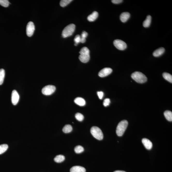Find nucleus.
<instances>
[{"label":"nucleus","mask_w":172,"mask_h":172,"mask_svg":"<svg viewBox=\"0 0 172 172\" xmlns=\"http://www.w3.org/2000/svg\"><path fill=\"white\" fill-rule=\"evenodd\" d=\"M79 53L80 55L79 56V58L81 62L83 63H86L89 61L90 59V51L87 47L82 48Z\"/></svg>","instance_id":"obj_1"},{"label":"nucleus","mask_w":172,"mask_h":172,"mask_svg":"<svg viewBox=\"0 0 172 172\" xmlns=\"http://www.w3.org/2000/svg\"><path fill=\"white\" fill-rule=\"evenodd\" d=\"M131 78L136 82L139 83H144L147 80V77L142 73L136 71L132 74Z\"/></svg>","instance_id":"obj_2"},{"label":"nucleus","mask_w":172,"mask_h":172,"mask_svg":"<svg viewBox=\"0 0 172 172\" xmlns=\"http://www.w3.org/2000/svg\"><path fill=\"white\" fill-rule=\"evenodd\" d=\"M128 122L126 120H123L119 122L117 126L116 132L119 137H121L124 133L127 127Z\"/></svg>","instance_id":"obj_3"},{"label":"nucleus","mask_w":172,"mask_h":172,"mask_svg":"<svg viewBox=\"0 0 172 172\" xmlns=\"http://www.w3.org/2000/svg\"><path fill=\"white\" fill-rule=\"evenodd\" d=\"M75 25L73 24H71L65 27L62 33V36L63 38H66L71 36L75 31Z\"/></svg>","instance_id":"obj_4"},{"label":"nucleus","mask_w":172,"mask_h":172,"mask_svg":"<svg viewBox=\"0 0 172 172\" xmlns=\"http://www.w3.org/2000/svg\"><path fill=\"white\" fill-rule=\"evenodd\" d=\"M91 132L95 138L99 140L103 139V134L102 132L101 129L97 126H93L91 129Z\"/></svg>","instance_id":"obj_5"},{"label":"nucleus","mask_w":172,"mask_h":172,"mask_svg":"<svg viewBox=\"0 0 172 172\" xmlns=\"http://www.w3.org/2000/svg\"><path fill=\"white\" fill-rule=\"evenodd\" d=\"M56 88L55 86L53 85H48L44 87L42 89V94L45 95H49L53 94L55 91Z\"/></svg>","instance_id":"obj_6"},{"label":"nucleus","mask_w":172,"mask_h":172,"mask_svg":"<svg viewBox=\"0 0 172 172\" xmlns=\"http://www.w3.org/2000/svg\"><path fill=\"white\" fill-rule=\"evenodd\" d=\"M114 44L117 49L120 50H124L127 48V45L124 41L116 39L114 42Z\"/></svg>","instance_id":"obj_7"},{"label":"nucleus","mask_w":172,"mask_h":172,"mask_svg":"<svg viewBox=\"0 0 172 172\" xmlns=\"http://www.w3.org/2000/svg\"><path fill=\"white\" fill-rule=\"evenodd\" d=\"M34 30H35V27L34 23L32 21L29 22L26 27V33L28 37L32 36L34 34Z\"/></svg>","instance_id":"obj_8"},{"label":"nucleus","mask_w":172,"mask_h":172,"mask_svg":"<svg viewBox=\"0 0 172 172\" xmlns=\"http://www.w3.org/2000/svg\"><path fill=\"white\" fill-rule=\"evenodd\" d=\"M113 71L112 69L105 68L103 69L99 73V76L100 77L103 78L108 76Z\"/></svg>","instance_id":"obj_9"},{"label":"nucleus","mask_w":172,"mask_h":172,"mask_svg":"<svg viewBox=\"0 0 172 172\" xmlns=\"http://www.w3.org/2000/svg\"><path fill=\"white\" fill-rule=\"evenodd\" d=\"M19 98V95L17 91L13 90L12 91L11 96V100L12 104L14 105H16L18 102Z\"/></svg>","instance_id":"obj_10"},{"label":"nucleus","mask_w":172,"mask_h":172,"mask_svg":"<svg viewBox=\"0 0 172 172\" xmlns=\"http://www.w3.org/2000/svg\"><path fill=\"white\" fill-rule=\"evenodd\" d=\"M142 141L144 146L147 149L150 150L152 148V143L149 140L146 138H144L143 139Z\"/></svg>","instance_id":"obj_11"},{"label":"nucleus","mask_w":172,"mask_h":172,"mask_svg":"<svg viewBox=\"0 0 172 172\" xmlns=\"http://www.w3.org/2000/svg\"><path fill=\"white\" fill-rule=\"evenodd\" d=\"M86 170L82 166H73L70 169V172H86Z\"/></svg>","instance_id":"obj_12"},{"label":"nucleus","mask_w":172,"mask_h":172,"mask_svg":"<svg viewBox=\"0 0 172 172\" xmlns=\"http://www.w3.org/2000/svg\"><path fill=\"white\" fill-rule=\"evenodd\" d=\"M130 17V14L128 12H124L121 14L120 16L121 21L125 23L127 21Z\"/></svg>","instance_id":"obj_13"},{"label":"nucleus","mask_w":172,"mask_h":172,"mask_svg":"<svg viewBox=\"0 0 172 172\" xmlns=\"http://www.w3.org/2000/svg\"><path fill=\"white\" fill-rule=\"evenodd\" d=\"M74 102L80 106H84L86 104V101L84 99L81 97L77 98L74 100Z\"/></svg>","instance_id":"obj_14"},{"label":"nucleus","mask_w":172,"mask_h":172,"mask_svg":"<svg viewBox=\"0 0 172 172\" xmlns=\"http://www.w3.org/2000/svg\"><path fill=\"white\" fill-rule=\"evenodd\" d=\"M165 49L163 47H161L155 50L153 53V55L155 57H159L161 55L165 52Z\"/></svg>","instance_id":"obj_15"},{"label":"nucleus","mask_w":172,"mask_h":172,"mask_svg":"<svg viewBox=\"0 0 172 172\" xmlns=\"http://www.w3.org/2000/svg\"><path fill=\"white\" fill-rule=\"evenodd\" d=\"M98 13L97 12L94 11L91 14L89 15L87 17V20L89 21L92 22L95 21L98 16Z\"/></svg>","instance_id":"obj_16"},{"label":"nucleus","mask_w":172,"mask_h":172,"mask_svg":"<svg viewBox=\"0 0 172 172\" xmlns=\"http://www.w3.org/2000/svg\"><path fill=\"white\" fill-rule=\"evenodd\" d=\"M151 21V17L150 16H147L146 19L143 22V25L144 27H148L150 25Z\"/></svg>","instance_id":"obj_17"},{"label":"nucleus","mask_w":172,"mask_h":172,"mask_svg":"<svg viewBox=\"0 0 172 172\" xmlns=\"http://www.w3.org/2000/svg\"><path fill=\"white\" fill-rule=\"evenodd\" d=\"M65 159L64 155H57L54 158V160L55 162L57 163H60L64 161Z\"/></svg>","instance_id":"obj_18"},{"label":"nucleus","mask_w":172,"mask_h":172,"mask_svg":"<svg viewBox=\"0 0 172 172\" xmlns=\"http://www.w3.org/2000/svg\"><path fill=\"white\" fill-rule=\"evenodd\" d=\"M165 118L167 120L171 122L172 121V113L170 111H166L164 113Z\"/></svg>","instance_id":"obj_19"},{"label":"nucleus","mask_w":172,"mask_h":172,"mask_svg":"<svg viewBox=\"0 0 172 172\" xmlns=\"http://www.w3.org/2000/svg\"><path fill=\"white\" fill-rule=\"evenodd\" d=\"M72 130V126L69 124L66 125L64 126L63 129V132L65 133L71 132Z\"/></svg>","instance_id":"obj_20"},{"label":"nucleus","mask_w":172,"mask_h":172,"mask_svg":"<svg viewBox=\"0 0 172 172\" xmlns=\"http://www.w3.org/2000/svg\"><path fill=\"white\" fill-rule=\"evenodd\" d=\"M163 76L165 79L171 83H172V76L171 74L168 73L164 72L163 74Z\"/></svg>","instance_id":"obj_21"},{"label":"nucleus","mask_w":172,"mask_h":172,"mask_svg":"<svg viewBox=\"0 0 172 172\" xmlns=\"http://www.w3.org/2000/svg\"><path fill=\"white\" fill-rule=\"evenodd\" d=\"M5 71L3 69H0V85L2 84L5 76Z\"/></svg>","instance_id":"obj_22"},{"label":"nucleus","mask_w":172,"mask_h":172,"mask_svg":"<svg viewBox=\"0 0 172 172\" xmlns=\"http://www.w3.org/2000/svg\"><path fill=\"white\" fill-rule=\"evenodd\" d=\"M7 144H3L0 145V155L4 153L7 151L8 148Z\"/></svg>","instance_id":"obj_23"},{"label":"nucleus","mask_w":172,"mask_h":172,"mask_svg":"<svg viewBox=\"0 0 172 172\" xmlns=\"http://www.w3.org/2000/svg\"><path fill=\"white\" fill-rule=\"evenodd\" d=\"M88 35V33L85 31L83 32L81 36V43H84L86 41V38Z\"/></svg>","instance_id":"obj_24"},{"label":"nucleus","mask_w":172,"mask_h":172,"mask_svg":"<svg viewBox=\"0 0 172 172\" xmlns=\"http://www.w3.org/2000/svg\"><path fill=\"white\" fill-rule=\"evenodd\" d=\"M74 151L76 153L79 154L81 153L84 151L83 147L80 145H78L75 147Z\"/></svg>","instance_id":"obj_25"},{"label":"nucleus","mask_w":172,"mask_h":172,"mask_svg":"<svg viewBox=\"0 0 172 172\" xmlns=\"http://www.w3.org/2000/svg\"><path fill=\"white\" fill-rule=\"evenodd\" d=\"M72 1V0H62L60 2V6L62 7H64L67 6Z\"/></svg>","instance_id":"obj_26"},{"label":"nucleus","mask_w":172,"mask_h":172,"mask_svg":"<svg viewBox=\"0 0 172 172\" xmlns=\"http://www.w3.org/2000/svg\"><path fill=\"white\" fill-rule=\"evenodd\" d=\"M9 2L8 0H0V5L4 7H8L9 6Z\"/></svg>","instance_id":"obj_27"},{"label":"nucleus","mask_w":172,"mask_h":172,"mask_svg":"<svg viewBox=\"0 0 172 172\" xmlns=\"http://www.w3.org/2000/svg\"><path fill=\"white\" fill-rule=\"evenodd\" d=\"M75 118L77 120L81 122L83 121L84 119V116L83 115L80 113H77L75 115Z\"/></svg>","instance_id":"obj_28"},{"label":"nucleus","mask_w":172,"mask_h":172,"mask_svg":"<svg viewBox=\"0 0 172 172\" xmlns=\"http://www.w3.org/2000/svg\"><path fill=\"white\" fill-rule=\"evenodd\" d=\"M74 42H75V46H77L79 43V42H81V36L79 35H77L76 36L75 38L74 39Z\"/></svg>","instance_id":"obj_29"},{"label":"nucleus","mask_w":172,"mask_h":172,"mask_svg":"<svg viewBox=\"0 0 172 172\" xmlns=\"http://www.w3.org/2000/svg\"><path fill=\"white\" fill-rule=\"evenodd\" d=\"M110 103V100L109 99H106L103 102V105L105 107L108 106L109 105Z\"/></svg>","instance_id":"obj_30"},{"label":"nucleus","mask_w":172,"mask_h":172,"mask_svg":"<svg viewBox=\"0 0 172 172\" xmlns=\"http://www.w3.org/2000/svg\"><path fill=\"white\" fill-rule=\"evenodd\" d=\"M97 94L98 95L99 99L101 100L102 99L103 96H104V93L102 91L98 92Z\"/></svg>","instance_id":"obj_31"},{"label":"nucleus","mask_w":172,"mask_h":172,"mask_svg":"<svg viewBox=\"0 0 172 172\" xmlns=\"http://www.w3.org/2000/svg\"><path fill=\"white\" fill-rule=\"evenodd\" d=\"M122 0H112V2L113 3L115 4H118L122 2Z\"/></svg>","instance_id":"obj_32"},{"label":"nucleus","mask_w":172,"mask_h":172,"mask_svg":"<svg viewBox=\"0 0 172 172\" xmlns=\"http://www.w3.org/2000/svg\"><path fill=\"white\" fill-rule=\"evenodd\" d=\"M114 172H126L124 171H122V170H116Z\"/></svg>","instance_id":"obj_33"}]
</instances>
